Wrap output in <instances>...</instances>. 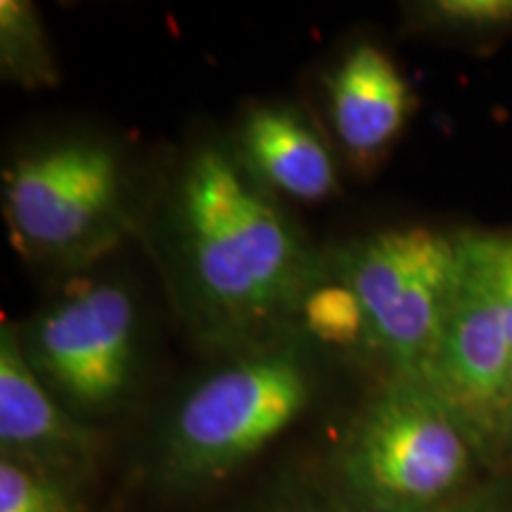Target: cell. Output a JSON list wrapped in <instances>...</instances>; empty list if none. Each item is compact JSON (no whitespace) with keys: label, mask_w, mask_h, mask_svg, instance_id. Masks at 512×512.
Segmentation results:
<instances>
[{"label":"cell","mask_w":512,"mask_h":512,"mask_svg":"<svg viewBox=\"0 0 512 512\" xmlns=\"http://www.w3.org/2000/svg\"><path fill=\"white\" fill-rule=\"evenodd\" d=\"M178 292L204 342L242 351L278 342L330 278L271 192L219 145L185 159L169 207Z\"/></svg>","instance_id":"obj_1"},{"label":"cell","mask_w":512,"mask_h":512,"mask_svg":"<svg viewBox=\"0 0 512 512\" xmlns=\"http://www.w3.org/2000/svg\"><path fill=\"white\" fill-rule=\"evenodd\" d=\"M484 458L458 415L420 377L387 375L349 427L339 472L375 512H427L467 494Z\"/></svg>","instance_id":"obj_2"},{"label":"cell","mask_w":512,"mask_h":512,"mask_svg":"<svg viewBox=\"0 0 512 512\" xmlns=\"http://www.w3.org/2000/svg\"><path fill=\"white\" fill-rule=\"evenodd\" d=\"M3 216L27 259L62 271L91 266L133 228L117 147L81 136L19 155L3 171Z\"/></svg>","instance_id":"obj_3"},{"label":"cell","mask_w":512,"mask_h":512,"mask_svg":"<svg viewBox=\"0 0 512 512\" xmlns=\"http://www.w3.org/2000/svg\"><path fill=\"white\" fill-rule=\"evenodd\" d=\"M456 292L425 380L470 432L484 463H501L512 382V233L460 230Z\"/></svg>","instance_id":"obj_4"},{"label":"cell","mask_w":512,"mask_h":512,"mask_svg":"<svg viewBox=\"0 0 512 512\" xmlns=\"http://www.w3.org/2000/svg\"><path fill=\"white\" fill-rule=\"evenodd\" d=\"M311 399V370L294 339L242 351L192 387L166 432V470L178 482L228 475L287 430Z\"/></svg>","instance_id":"obj_5"},{"label":"cell","mask_w":512,"mask_h":512,"mask_svg":"<svg viewBox=\"0 0 512 512\" xmlns=\"http://www.w3.org/2000/svg\"><path fill=\"white\" fill-rule=\"evenodd\" d=\"M458 266V233L427 226L382 230L332 259V278L361 302L366 347L389 375L425 377L451 309Z\"/></svg>","instance_id":"obj_6"},{"label":"cell","mask_w":512,"mask_h":512,"mask_svg":"<svg viewBox=\"0 0 512 512\" xmlns=\"http://www.w3.org/2000/svg\"><path fill=\"white\" fill-rule=\"evenodd\" d=\"M24 356L64 408L107 413L133 392L138 309L124 285H81L19 328Z\"/></svg>","instance_id":"obj_7"},{"label":"cell","mask_w":512,"mask_h":512,"mask_svg":"<svg viewBox=\"0 0 512 512\" xmlns=\"http://www.w3.org/2000/svg\"><path fill=\"white\" fill-rule=\"evenodd\" d=\"M0 446L3 458L62 479L86 470L98 451L95 434L29 366L15 323L0 332Z\"/></svg>","instance_id":"obj_8"},{"label":"cell","mask_w":512,"mask_h":512,"mask_svg":"<svg viewBox=\"0 0 512 512\" xmlns=\"http://www.w3.org/2000/svg\"><path fill=\"white\" fill-rule=\"evenodd\" d=\"M330 117L339 143L356 159H373L399 136L411 112V83L373 43L349 50L328 79Z\"/></svg>","instance_id":"obj_9"},{"label":"cell","mask_w":512,"mask_h":512,"mask_svg":"<svg viewBox=\"0 0 512 512\" xmlns=\"http://www.w3.org/2000/svg\"><path fill=\"white\" fill-rule=\"evenodd\" d=\"M238 159L268 192L278 190L294 200L318 202L337 188L328 145L290 107H252L240 124Z\"/></svg>","instance_id":"obj_10"},{"label":"cell","mask_w":512,"mask_h":512,"mask_svg":"<svg viewBox=\"0 0 512 512\" xmlns=\"http://www.w3.org/2000/svg\"><path fill=\"white\" fill-rule=\"evenodd\" d=\"M0 74L24 91L55 88L60 67L48 43L36 5L27 0H0Z\"/></svg>","instance_id":"obj_11"},{"label":"cell","mask_w":512,"mask_h":512,"mask_svg":"<svg viewBox=\"0 0 512 512\" xmlns=\"http://www.w3.org/2000/svg\"><path fill=\"white\" fill-rule=\"evenodd\" d=\"M332 278V275H330ZM302 325L311 337L330 347H356L366 344V316L361 302L347 285L339 280H325L313 290L302 306Z\"/></svg>","instance_id":"obj_12"},{"label":"cell","mask_w":512,"mask_h":512,"mask_svg":"<svg viewBox=\"0 0 512 512\" xmlns=\"http://www.w3.org/2000/svg\"><path fill=\"white\" fill-rule=\"evenodd\" d=\"M0 512H76V501L67 479L3 458Z\"/></svg>","instance_id":"obj_13"},{"label":"cell","mask_w":512,"mask_h":512,"mask_svg":"<svg viewBox=\"0 0 512 512\" xmlns=\"http://www.w3.org/2000/svg\"><path fill=\"white\" fill-rule=\"evenodd\" d=\"M411 10L422 27L448 34L486 36L512 29V0H430Z\"/></svg>","instance_id":"obj_14"},{"label":"cell","mask_w":512,"mask_h":512,"mask_svg":"<svg viewBox=\"0 0 512 512\" xmlns=\"http://www.w3.org/2000/svg\"><path fill=\"white\" fill-rule=\"evenodd\" d=\"M280 512H375L356 505V508H344V505H299V508H285ZM427 512H512V498L503 489H475L467 491L456 501L441 505V508Z\"/></svg>","instance_id":"obj_15"},{"label":"cell","mask_w":512,"mask_h":512,"mask_svg":"<svg viewBox=\"0 0 512 512\" xmlns=\"http://www.w3.org/2000/svg\"><path fill=\"white\" fill-rule=\"evenodd\" d=\"M501 463L512 467V382H510V399L508 411H505V425H503V444H501Z\"/></svg>","instance_id":"obj_16"}]
</instances>
